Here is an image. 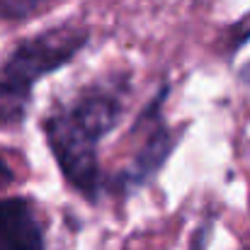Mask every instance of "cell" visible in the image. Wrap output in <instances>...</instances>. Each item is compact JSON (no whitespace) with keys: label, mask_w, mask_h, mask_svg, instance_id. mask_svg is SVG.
Listing matches in <instances>:
<instances>
[{"label":"cell","mask_w":250,"mask_h":250,"mask_svg":"<svg viewBox=\"0 0 250 250\" xmlns=\"http://www.w3.org/2000/svg\"><path fill=\"white\" fill-rule=\"evenodd\" d=\"M124 107L119 85L95 83L59 102L42 124L63 180L87 202H97L104 192L100 141L122 122Z\"/></svg>","instance_id":"cell-1"},{"label":"cell","mask_w":250,"mask_h":250,"mask_svg":"<svg viewBox=\"0 0 250 250\" xmlns=\"http://www.w3.org/2000/svg\"><path fill=\"white\" fill-rule=\"evenodd\" d=\"M87 39L90 29L76 22L56 24L22 39L0 68L12 95L27 107L34 85L42 78L56 73L59 68L68 66L87 46Z\"/></svg>","instance_id":"cell-2"},{"label":"cell","mask_w":250,"mask_h":250,"mask_svg":"<svg viewBox=\"0 0 250 250\" xmlns=\"http://www.w3.org/2000/svg\"><path fill=\"white\" fill-rule=\"evenodd\" d=\"M166 95L167 87H163L161 92L153 95V100L144 107L141 117H139V126L146 129V136H144V144L136 148V153L131 156V163L126 167H122L114 177L107 180L104 189L107 192H114V194H131L136 192L139 187L148 185L167 163L170 153L175 151L177 146V139L175 134L170 131L166 122H163V104H166Z\"/></svg>","instance_id":"cell-3"},{"label":"cell","mask_w":250,"mask_h":250,"mask_svg":"<svg viewBox=\"0 0 250 250\" xmlns=\"http://www.w3.org/2000/svg\"><path fill=\"white\" fill-rule=\"evenodd\" d=\"M0 250H46L44 221L27 197L0 199Z\"/></svg>","instance_id":"cell-4"},{"label":"cell","mask_w":250,"mask_h":250,"mask_svg":"<svg viewBox=\"0 0 250 250\" xmlns=\"http://www.w3.org/2000/svg\"><path fill=\"white\" fill-rule=\"evenodd\" d=\"M54 0H0V20H27Z\"/></svg>","instance_id":"cell-5"},{"label":"cell","mask_w":250,"mask_h":250,"mask_svg":"<svg viewBox=\"0 0 250 250\" xmlns=\"http://www.w3.org/2000/svg\"><path fill=\"white\" fill-rule=\"evenodd\" d=\"M27 107L12 95V90L7 87L2 71H0V124H15L24 117Z\"/></svg>","instance_id":"cell-6"},{"label":"cell","mask_w":250,"mask_h":250,"mask_svg":"<svg viewBox=\"0 0 250 250\" xmlns=\"http://www.w3.org/2000/svg\"><path fill=\"white\" fill-rule=\"evenodd\" d=\"M209 236H211V226L209 224H202L194 236H192V243H189V250H207L209 246Z\"/></svg>","instance_id":"cell-7"},{"label":"cell","mask_w":250,"mask_h":250,"mask_svg":"<svg viewBox=\"0 0 250 250\" xmlns=\"http://www.w3.org/2000/svg\"><path fill=\"white\" fill-rule=\"evenodd\" d=\"M12 182H15V172H12V167L0 158V189L7 187V185H12Z\"/></svg>","instance_id":"cell-8"},{"label":"cell","mask_w":250,"mask_h":250,"mask_svg":"<svg viewBox=\"0 0 250 250\" xmlns=\"http://www.w3.org/2000/svg\"><path fill=\"white\" fill-rule=\"evenodd\" d=\"M241 76H243V78H246V81L250 83V63L246 66V68H243V71H241Z\"/></svg>","instance_id":"cell-9"},{"label":"cell","mask_w":250,"mask_h":250,"mask_svg":"<svg viewBox=\"0 0 250 250\" xmlns=\"http://www.w3.org/2000/svg\"><path fill=\"white\" fill-rule=\"evenodd\" d=\"M246 250H250V248H246Z\"/></svg>","instance_id":"cell-10"}]
</instances>
